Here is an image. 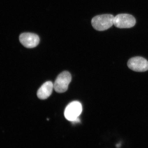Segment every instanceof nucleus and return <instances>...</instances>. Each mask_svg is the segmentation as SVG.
Wrapping results in <instances>:
<instances>
[{
	"label": "nucleus",
	"instance_id": "nucleus-1",
	"mask_svg": "<svg viewBox=\"0 0 148 148\" xmlns=\"http://www.w3.org/2000/svg\"><path fill=\"white\" fill-rule=\"evenodd\" d=\"M114 16L110 14L98 15L92 18L91 24L97 31H105L114 25Z\"/></svg>",
	"mask_w": 148,
	"mask_h": 148
},
{
	"label": "nucleus",
	"instance_id": "nucleus-2",
	"mask_svg": "<svg viewBox=\"0 0 148 148\" xmlns=\"http://www.w3.org/2000/svg\"><path fill=\"white\" fill-rule=\"evenodd\" d=\"M82 111L81 103L78 101H73L67 106L64 111V116L66 119L73 123L80 121L79 117Z\"/></svg>",
	"mask_w": 148,
	"mask_h": 148
},
{
	"label": "nucleus",
	"instance_id": "nucleus-3",
	"mask_svg": "<svg viewBox=\"0 0 148 148\" xmlns=\"http://www.w3.org/2000/svg\"><path fill=\"white\" fill-rule=\"evenodd\" d=\"M71 80V75L69 72H62L58 75L53 84L54 90L59 93L66 92L68 90Z\"/></svg>",
	"mask_w": 148,
	"mask_h": 148
},
{
	"label": "nucleus",
	"instance_id": "nucleus-4",
	"mask_svg": "<svg viewBox=\"0 0 148 148\" xmlns=\"http://www.w3.org/2000/svg\"><path fill=\"white\" fill-rule=\"evenodd\" d=\"M136 24L134 16L127 14H121L114 16V25L120 29L130 28Z\"/></svg>",
	"mask_w": 148,
	"mask_h": 148
},
{
	"label": "nucleus",
	"instance_id": "nucleus-5",
	"mask_svg": "<svg viewBox=\"0 0 148 148\" xmlns=\"http://www.w3.org/2000/svg\"><path fill=\"white\" fill-rule=\"evenodd\" d=\"M128 68L136 72H143L148 70V61L140 56H136L129 59L127 62Z\"/></svg>",
	"mask_w": 148,
	"mask_h": 148
},
{
	"label": "nucleus",
	"instance_id": "nucleus-6",
	"mask_svg": "<svg viewBox=\"0 0 148 148\" xmlns=\"http://www.w3.org/2000/svg\"><path fill=\"white\" fill-rule=\"evenodd\" d=\"M19 41L21 44L28 48L36 47L40 42V38L33 33H24L19 36Z\"/></svg>",
	"mask_w": 148,
	"mask_h": 148
},
{
	"label": "nucleus",
	"instance_id": "nucleus-7",
	"mask_svg": "<svg viewBox=\"0 0 148 148\" xmlns=\"http://www.w3.org/2000/svg\"><path fill=\"white\" fill-rule=\"evenodd\" d=\"M53 88V84L51 82L48 81L45 83L37 92L38 98L41 100L47 99L51 95Z\"/></svg>",
	"mask_w": 148,
	"mask_h": 148
}]
</instances>
